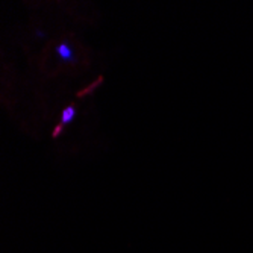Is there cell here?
<instances>
[{
    "label": "cell",
    "mask_w": 253,
    "mask_h": 253,
    "mask_svg": "<svg viewBox=\"0 0 253 253\" xmlns=\"http://www.w3.org/2000/svg\"><path fill=\"white\" fill-rule=\"evenodd\" d=\"M56 58L65 64H76L78 62V55L73 49V45L67 40L56 45Z\"/></svg>",
    "instance_id": "6da1fadb"
},
{
    "label": "cell",
    "mask_w": 253,
    "mask_h": 253,
    "mask_svg": "<svg viewBox=\"0 0 253 253\" xmlns=\"http://www.w3.org/2000/svg\"><path fill=\"white\" fill-rule=\"evenodd\" d=\"M62 129H64V125H58L55 127V130H53V138H56L58 135H61L62 133Z\"/></svg>",
    "instance_id": "3957f363"
},
{
    "label": "cell",
    "mask_w": 253,
    "mask_h": 253,
    "mask_svg": "<svg viewBox=\"0 0 253 253\" xmlns=\"http://www.w3.org/2000/svg\"><path fill=\"white\" fill-rule=\"evenodd\" d=\"M35 37H37V38H44V37H47V34L37 29V31H35Z\"/></svg>",
    "instance_id": "277c9868"
},
{
    "label": "cell",
    "mask_w": 253,
    "mask_h": 253,
    "mask_svg": "<svg viewBox=\"0 0 253 253\" xmlns=\"http://www.w3.org/2000/svg\"><path fill=\"white\" fill-rule=\"evenodd\" d=\"M76 117V109L75 106H67L64 108L62 114H61V125H68V123H72Z\"/></svg>",
    "instance_id": "7a4b0ae2"
}]
</instances>
